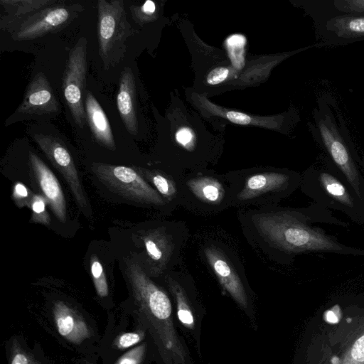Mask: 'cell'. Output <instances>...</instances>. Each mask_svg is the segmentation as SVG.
<instances>
[{
	"mask_svg": "<svg viewBox=\"0 0 364 364\" xmlns=\"http://www.w3.org/2000/svg\"><path fill=\"white\" fill-rule=\"evenodd\" d=\"M126 275L135 317L148 333L161 363L188 364V353L173 325L172 306L166 291L137 262H127Z\"/></svg>",
	"mask_w": 364,
	"mask_h": 364,
	"instance_id": "obj_1",
	"label": "cell"
},
{
	"mask_svg": "<svg viewBox=\"0 0 364 364\" xmlns=\"http://www.w3.org/2000/svg\"><path fill=\"white\" fill-rule=\"evenodd\" d=\"M254 224L268 242L287 252H341L343 250L323 232L309 228L287 212L256 215Z\"/></svg>",
	"mask_w": 364,
	"mask_h": 364,
	"instance_id": "obj_2",
	"label": "cell"
},
{
	"mask_svg": "<svg viewBox=\"0 0 364 364\" xmlns=\"http://www.w3.org/2000/svg\"><path fill=\"white\" fill-rule=\"evenodd\" d=\"M97 40L99 54L106 70L124 58L125 43L134 31L127 20L122 0L97 1Z\"/></svg>",
	"mask_w": 364,
	"mask_h": 364,
	"instance_id": "obj_3",
	"label": "cell"
},
{
	"mask_svg": "<svg viewBox=\"0 0 364 364\" xmlns=\"http://www.w3.org/2000/svg\"><path fill=\"white\" fill-rule=\"evenodd\" d=\"M92 171L108 188L129 200L158 206L165 205V200L158 191L130 167L94 163Z\"/></svg>",
	"mask_w": 364,
	"mask_h": 364,
	"instance_id": "obj_4",
	"label": "cell"
},
{
	"mask_svg": "<svg viewBox=\"0 0 364 364\" xmlns=\"http://www.w3.org/2000/svg\"><path fill=\"white\" fill-rule=\"evenodd\" d=\"M87 75V39L81 37L70 50L63 79L62 90L75 122L85 124L84 95Z\"/></svg>",
	"mask_w": 364,
	"mask_h": 364,
	"instance_id": "obj_5",
	"label": "cell"
},
{
	"mask_svg": "<svg viewBox=\"0 0 364 364\" xmlns=\"http://www.w3.org/2000/svg\"><path fill=\"white\" fill-rule=\"evenodd\" d=\"M33 139L49 161L63 176L80 210L86 215L92 213L74 159L63 141L58 137L35 133Z\"/></svg>",
	"mask_w": 364,
	"mask_h": 364,
	"instance_id": "obj_6",
	"label": "cell"
},
{
	"mask_svg": "<svg viewBox=\"0 0 364 364\" xmlns=\"http://www.w3.org/2000/svg\"><path fill=\"white\" fill-rule=\"evenodd\" d=\"M80 11L79 5H53L18 23L10 32L16 41L35 39L66 26Z\"/></svg>",
	"mask_w": 364,
	"mask_h": 364,
	"instance_id": "obj_7",
	"label": "cell"
},
{
	"mask_svg": "<svg viewBox=\"0 0 364 364\" xmlns=\"http://www.w3.org/2000/svg\"><path fill=\"white\" fill-rule=\"evenodd\" d=\"M60 112V105L46 76L40 72L31 80L23 101L14 113L15 119H35Z\"/></svg>",
	"mask_w": 364,
	"mask_h": 364,
	"instance_id": "obj_8",
	"label": "cell"
},
{
	"mask_svg": "<svg viewBox=\"0 0 364 364\" xmlns=\"http://www.w3.org/2000/svg\"><path fill=\"white\" fill-rule=\"evenodd\" d=\"M203 252L221 286L240 306L247 308L248 299L245 286L228 256L215 245H208L204 248Z\"/></svg>",
	"mask_w": 364,
	"mask_h": 364,
	"instance_id": "obj_9",
	"label": "cell"
},
{
	"mask_svg": "<svg viewBox=\"0 0 364 364\" xmlns=\"http://www.w3.org/2000/svg\"><path fill=\"white\" fill-rule=\"evenodd\" d=\"M330 119L326 116V119L319 122L321 137L335 164L344 173L355 193L360 196L358 172L344 142Z\"/></svg>",
	"mask_w": 364,
	"mask_h": 364,
	"instance_id": "obj_10",
	"label": "cell"
},
{
	"mask_svg": "<svg viewBox=\"0 0 364 364\" xmlns=\"http://www.w3.org/2000/svg\"><path fill=\"white\" fill-rule=\"evenodd\" d=\"M29 164L36 181L49 203L55 216L61 223H65L66 203L58 180L36 154L30 152Z\"/></svg>",
	"mask_w": 364,
	"mask_h": 364,
	"instance_id": "obj_11",
	"label": "cell"
},
{
	"mask_svg": "<svg viewBox=\"0 0 364 364\" xmlns=\"http://www.w3.org/2000/svg\"><path fill=\"white\" fill-rule=\"evenodd\" d=\"M53 318L58 333L65 340L78 345L89 339L92 329L74 308L63 301H57L53 306Z\"/></svg>",
	"mask_w": 364,
	"mask_h": 364,
	"instance_id": "obj_12",
	"label": "cell"
},
{
	"mask_svg": "<svg viewBox=\"0 0 364 364\" xmlns=\"http://www.w3.org/2000/svg\"><path fill=\"white\" fill-rule=\"evenodd\" d=\"M202 205V208H221L225 202H230L227 187L222 180L210 176H193L186 181L185 191Z\"/></svg>",
	"mask_w": 364,
	"mask_h": 364,
	"instance_id": "obj_13",
	"label": "cell"
},
{
	"mask_svg": "<svg viewBox=\"0 0 364 364\" xmlns=\"http://www.w3.org/2000/svg\"><path fill=\"white\" fill-rule=\"evenodd\" d=\"M146 256L156 272L166 269L172 259L179 242H176L173 236L163 228H157L146 232L142 237Z\"/></svg>",
	"mask_w": 364,
	"mask_h": 364,
	"instance_id": "obj_14",
	"label": "cell"
},
{
	"mask_svg": "<svg viewBox=\"0 0 364 364\" xmlns=\"http://www.w3.org/2000/svg\"><path fill=\"white\" fill-rule=\"evenodd\" d=\"M117 106L121 119L129 134H136L138 119L136 108V84L132 70L124 68L121 73Z\"/></svg>",
	"mask_w": 364,
	"mask_h": 364,
	"instance_id": "obj_15",
	"label": "cell"
},
{
	"mask_svg": "<svg viewBox=\"0 0 364 364\" xmlns=\"http://www.w3.org/2000/svg\"><path fill=\"white\" fill-rule=\"evenodd\" d=\"M289 176L277 172L252 174L246 178L242 189L236 195L237 202H251L259 197L282 190Z\"/></svg>",
	"mask_w": 364,
	"mask_h": 364,
	"instance_id": "obj_16",
	"label": "cell"
},
{
	"mask_svg": "<svg viewBox=\"0 0 364 364\" xmlns=\"http://www.w3.org/2000/svg\"><path fill=\"white\" fill-rule=\"evenodd\" d=\"M58 3L56 0H1L4 14L1 18V28L10 32L27 17Z\"/></svg>",
	"mask_w": 364,
	"mask_h": 364,
	"instance_id": "obj_17",
	"label": "cell"
},
{
	"mask_svg": "<svg viewBox=\"0 0 364 364\" xmlns=\"http://www.w3.org/2000/svg\"><path fill=\"white\" fill-rule=\"evenodd\" d=\"M87 121L95 139L101 145L114 150L116 145L109 120L92 92H87L85 100Z\"/></svg>",
	"mask_w": 364,
	"mask_h": 364,
	"instance_id": "obj_18",
	"label": "cell"
},
{
	"mask_svg": "<svg viewBox=\"0 0 364 364\" xmlns=\"http://www.w3.org/2000/svg\"><path fill=\"white\" fill-rule=\"evenodd\" d=\"M327 28L344 38L364 36V16L343 15L334 17L327 22Z\"/></svg>",
	"mask_w": 364,
	"mask_h": 364,
	"instance_id": "obj_19",
	"label": "cell"
},
{
	"mask_svg": "<svg viewBox=\"0 0 364 364\" xmlns=\"http://www.w3.org/2000/svg\"><path fill=\"white\" fill-rule=\"evenodd\" d=\"M167 284L176 304L177 316L181 323L189 329H194L195 318L184 288L173 277H168Z\"/></svg>",
	"mask_w": 364,
	"mask_h": 364,
	"instance_id": "obj_20",
	"label": "cell"
},
{
	"mask_svg": "<svg viewBox=\"0 0 364 364\" xmlns=\"http://www.w3.org/2000/svg\"><path fill=\"white\" fill-rule=\"evenodd\" d=\"M321 183L326 191L341 203L353 207V201L343 185L333 176L322 173L320 175Z\"/></svg>",
	"mask_w": 364,
	"mask_h": 364,
	"instance_id": "obj_21",
	"label": "cell"
},
{
	"mask_svg": "<svg viewBox=\"0 0 364 364\" xmlns=\"http://www.w3.org/2000/svg\"><path fill=\"white\" fill-rule=\"evenodd\" d=\"M149 178L163 198L169 202H173L175 199L179 200L181 195L173 179L161 173H149Z\"/></svg>",
	"mask_w": 364,
	"mask_h": 364,
	"instance_id": "obj_22",
	"label": "cell"
},
{
	"mask_svg": "<svg viewBox=\"0 0 364 364\" xmlns=\"http://www.w3.org/2000/svg\"><path fill=\"white\" fill-rule=\"evenodd\" d=\"M90 271L96 292L99 296L104 298L109 294L108 284L104 269L96 256L90 259Z\"/></svg>",
	"mask_w": 364,
	"mask_h": 364,
	"instance_id": "obj_23",
	"label": "cell"
},
{
	"mask_svg": "<svg viewBox=\"0 0 364 364\" xmlns=\"http://www.w3.org/2000/svg\"><path fill=\"white\" fill-rule=\"evenodd\" d=\"M146 332L142 329L134 331L123 332L114 340L113 346L117 350H125L133 348L144 340Z\"/></svg>",
	"mask_w": 364,
	"mask_h": 364,
	"instance_id": "obj_24",
	"label": "cell"
},
{
	"mask_svg": "<svg viewBox=\"0 0 364 364\" xmlns=\"http://www.w3.org/2000/svg\"><path fill=\"white\" fill-rule=\"evenodd\" d=\"M9 364H41L30 352L23 348L17 341L10 348Z\"/></svg>",
	"mask_w": 364,
	"mask_h": 364,
	"instance_id": "obj_25",
	"label": "cell"
},
{
	"mask_svg": "<svg viewBox=\"0 0 364 364\" xmlns=\"http://www.w3.org/2000/svg\"><path fill=\"white\" fill-rule=\"evenodd\" d=\"M129 9L133 20L140 25L151 19L156 11V4L151 0L146 1L141 6L132 5Z\"/></svg>",
	"mask_w": 364,
	"mask_h": 364,
	"instance_id": "obj_26",
	"label": "cell"
},
{
	"mask_svg": "<svg viewBox=\"0 0 364 364\" xmlns=\"http://www.w3.org/2000/svg\"><path fill=\"white\" fill-rule=\"evenodd\" d=\"M147 350V343H140L122 354L114 364H142Z\"/></svg>",
	"mask_w": 364,
	"mask_h": 364,
	"instance_id": "obj_27",
	"label": "cell"
},
{
	"mask_svg": "<svg viewBox=\"0 0 364 364\" xmlns=\"http://www.w3.org/2000/svg\"><path fill=\"white\" fill-rule=\"evenodd\" d=\"M30 206L33 212L32 220L34 222L44 225L49 224L50 219L46 210L45 200L41 196L34 195L31 198Z\"/></svg>",
	"mask_w": 364,
	"mask_h": 364,
	"instance_id": "obj_28",
	"label": "cell"
},
{
	"mask_svg": "<svg viewBox=\"0 0 364 364\" xmlns=\"http://www.w3.org/2000/svg\"><path fill=\"white\" fill-rule=\"evenodd\" d=\"M334 5L341 11L364 14V0H338L334 1Z\"/></svg>",
	"mask_w": 364,
	"mask_h": 364,
	"instance_id": "obj_29",
	"label": "cell"
},
{
	"mask_svg": "<svg viewBox=\"0 0 364 364\" xmlns=\"http://www.w3.org/2000/svg\"><path fill=\"white\" fill-rule=\"evenodd\" d=\"M230 75V70L225 67L213 69L207 75L206 81L210 85H218L224 82Z\"/></svg>",
	"mask_w": 364,
	"mask_h": 364,
	"instance_id": "obj_30",
	"label": "cell"
},
{
	"mask_svg": "<svg viewBox=\"0 0 364 364\" xmlns=\"http://www.w3.org/2000/svg\"><path fill=\"white\" fill-rule=\"evenodd\" d=\"M220 115L223 116L230 122L237 124L247 125L252 122V118L250 116L237 111L228 110L224 112Z\"/></svg>",
	"mask_w": 364,
	"mask_h": 364,
	"instance_id": "obj_31",
	"label": "cell"
},
{
	"mask_svg": "<svg viewBox=\"0 0 364 364\" xmlns=\"http://www.w3.org/2000/svg\"><path fill=\"white\" fill-rule=\"evenodd\" d=\"M13 197L17 202L18 205L21 203V206H24L26 204L27 198L28 197V192L25 186L21 183H17L14 188Z\"/></svg>",
	"mask_w": 364,
	"mask_h": 364,
	"instance_id": "obj_32",
	"label": "cell"
},
{
	"mask_svg": "<svg viewBox=\"0 0 364 364\" xmlns=\"http://www.w3.org/2000/svg\"><path fill=\"white\" fill-rule=\"evenodd\" d=\"M193 134L190 129L182 128L176 133V141L183 146L187 147L192 141Z\"/></svg>",
	"mask_w": 364,
	"mask_h": 364,
	"instance_id": "obj_33",
	"label": "cell"
},
{
	"mask_svg": "<svg viewBox=\"0 0 364 364\" xmlns=\"http://www.w3.org/2000/svg\"><path fill=\"white\" fill-rule=\"evenodd\" d=\"M352 356L357 361L364 362V336L355 343L352 349Z\"/></svg>",
	"mask_w": 364,
	"mask_h": 364,
	"instance_id": "obj_34",
	"label": "cell"
},
{
	"mask_svg": "<svg viewBox=\"0 0 364 364\" xmlns=\"http://www.w3.org/2000/svg\"><path fill=\"white\" fill-rule=\"evenodd\" d=\"M324 319L331 323H336L341 317V310L338 305L334 306L331 310L324 313Z\"/></svg>",
	"mask_w": 364,
	"mask_h": 364,
	"instance_id": "obj_35",
	"label": "cell"
},
{
	"mask_svg": "<svg viewBox=\"0 0 364 364\" xmlns=\"http://www.w3.org/2000/svg\"><path fill=\"white\" fill-rule=\"evenodd\" d=\"M331 362L333 364H338L339 362V359L336 357H333Z\"/></svg>",
	"mask_w": 364,
	"mask_h": 364,
	"instance_id": "obj_36",
	"label": "cell"
},
{
	"mask_svg": "<svg viewBox=\"0 0 364 364\" xmlns=\"http://www.w3.org/2000/svg\"><path fill=\"white\" fill-rule=\"evenodd\" d=\"M348 323H350L351 321V318H348L347 320H346Z\"/></svg>",
	"mask_w": 364,
	"mask_h": 364,
	"instance_id": "obj_37",
	"label": "cell"
},
{
	"mask_svg": "<svg viewBox=\"0 0 364 364\" xmlns=\"http://www.w3.org/2000/svg\"><path fill=\"white\" fill-rule=\"evenodd\" d=\"M87 364H94V363H87Z\"/></svg>",
	"mask_w": 364,
	"mask_h": 364,
	"instance_id": "obj_38",
	"label": "cell"
}]
</instances>
